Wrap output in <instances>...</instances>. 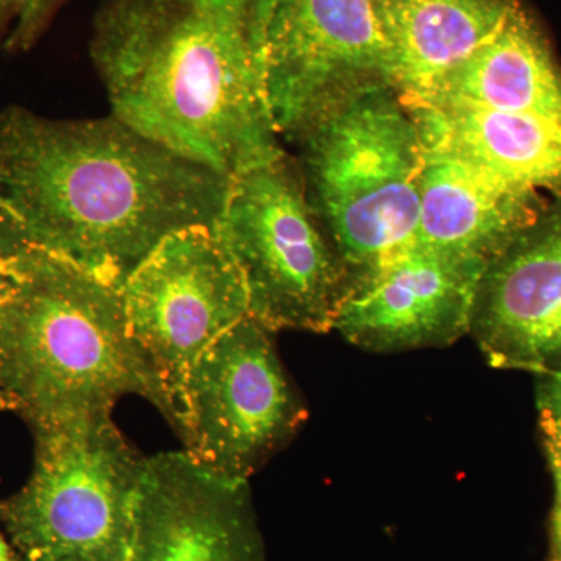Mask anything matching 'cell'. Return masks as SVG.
<instances>
[{"instance_id": "6da1fadb", "label": "cell", "mask_w": 561, "mask_h": 561, "mask_svg": "<svg viewBox=\"0 0 561 561\" xmlns=\"http://www.w3.org/2000/svg\"><path fill=\"white\" fill-rule=\"evenodd\" d=\"M230 179L114 116L0 113V202L35 249L122 290L173 232L216 227Z\"/></svg>"}, {"instance_id": "7a4b0ae2", "label": "cell", "mask_w": 561, "mask_h": 561, "mask_svg": "<svg viewBox=\"0 0 561 561\" xmlns=\"http://www.w3.org/2000/svg\"><path fill=\"white\" fill-rule=\"evenodd\" d=\"M90 54L113 116L180 157L232 179L283 153L251 0H105Z\"/></svg>"}, {"instance_id": "3957f363", "label": "cell", "mask_w": 561, "mask_h": 561, "mask_svg": "<svg viewBox=\"0 0 561 561\" xmlns=\"http://www.w3.org/2000/svg\"><path fill=\"white\" fill-rule=\"evenodd\" d=\"M0 381L36 426L111 415L127 394L173 420L128 330L122 290L35 247L0 297Z\"/></svg>"}, {"instance_id": "277c9868", "label": "cell", "mask_w": 561, "mask_h": 561, "mask_svg": "<svg viewBox=\"0 0 561 561\" xmlns=\"http://www.w3.org/2000/svg\"><path fill=\"white\" fill-rule=\"evenodd\" d=\"M289 142L309 202L351 278L416 241L423 140L394 84L351 92Z\"/></svg>"}, {"instance_id": "5b68a950", "label": "cell", "mask_w": 561, "mask_h": 561, "mask_svg": "<svg viewBox=\"0 0 561 561\" xmlns=\"http://www.w3.org/2000/svg\"><path fill=\"white\" fill-rule=\"evenodd\" d=\"M214 230L262 327L334 330L351 275L309 202L295 157L284 150L232 176Z\"/></svg>"}, {"instance_id": "8992f818", "label": "cell", "mask_w": 561, "mask_h": 561, "mask_svg": "<svg viewBox=\"0 0 561 561\" xmlns=\"http://www.w3.org/2000/svg\"><path fill=\"white\" fill-rule=\"evenodd\" d=\"M146 457L111 415L38 426L31 481L3 508L27 561H128Z\"/></svg>"}, {"instance_id": "52a82bcc", "label": "cell", "mask_w": 561, "mask_h": 561, "mask_svg": "<svg viewBox=\"0 0 561 561\" xmlns=\"http://www.w3.org/2000/svg\"><path fill=\"white\" fill-rule=\"evenodd\" d=\"M251 31L280 139L351 92L393 84L375 0H251Z\"/></svg>"}, {"instance_id": "ba28073f", "label": "cell", "mask_w": 561, "mask_h": 561, "mask_svg": "<svg viewBox=\"0 0 561 561\" xmlns=\"http://www.w3.org/2000/svg\"><path fill=\"white\" fill-rule=\"evenodd\" d=\"M247 317L195 362L184 387V451L216 474L249 482L308 420L272 335Z\"/></svg>"}, {"instance_id": "9c48e42d", "label": "cell", "mask_w": 561, "mask_h": 561, "mask_svg": "<svg viewBox=\"0 0 561 561\" xmlns=\"http://www.w3.org/2000/svg\"><path fill=\"white\" fill-rule=\"evenodd\" d=\"M122 300L133 341L164 387L180 434L191 368L225 332L251 317L241 272L214 227L184 228L136 268L122 287Z\"/></svg>"}, {"instance_id": "30bf717a", "label": "cell", "mask_w": 561, "mask_h": 561, "mask_svg": "<svg viewBox=\"0 0 561 561\" xmlns=\"http://www.w3.org/2000/svg\"><path fill=\"white\" fill-rule=\"evenodd\" d=\"M486 264L409 243L351 278L332 331L373 353L453 345L470 334Z\"/></svg>"}, {"instance_id": "8fae6325", "label": "cell", "mask_w": 561, "mask_h": 561, "mask_svg": "<svg viewBox=\"0 0 561 561\" xmlns=\"http://www.w3.org/2000/svg\"><path fill=\"white\" fill-rule=\"evenodd\" d=\"M128 561H265L247 481H232L186 451L144 463Z\"/></svg>"}, {"instance_id": "7c38bea8", "label": "cell", "mask_w": 561, "mask_h": 561, "mask_svg": "<svg viewBox=\"0 0 561 561\" xmlns=\"http://www.w3.org/2000/svg\"><path fill=\"white\" fill-rule=\"evenodd\" d=\"M470 334L491 367H561V192L486 264Z\"/></svg>"}, {"instance_id": "4fadbf2b", "label": "cell", "mask_w": 561, "mask_h": 561, "mask_svg": "<svg viewBox=\"0 0 561 561\" xmlns=\"http://www.w3.org/2000/svg\"><path fill=\"white\" fill-rule=\"evenodd\" d=\"M419 186L416 241L486 262L548 203L540 192L513 186L460 154L424 144Z\"/></svg>"}, {"instance_id": "5bb4252c", "label": "cell", "mask_w": 561, "mask_h": 561, "mask_svg": "<svg viewBox=\"0 0 561 561\" xmlns=\"http://www.w3.org/2000/svg\"><path fill=\"white\" fill-rule=\"evenodd\" d=\"M405 103L424 146L460 154L513 186L561 192V121L461 103Z\"/></svg>"}, {"instance_id": "9a60e30c", "label": "cell", "mask_w": 561, "mask_h": 561, "mask_svg": "<svg viewBox=\"0 0 561 561\" xmlns=\"http://www.w3.org/2000/svg\"><path fill=\"white\" fill-rule=\"evenodd\" d=\"M541 114L561 121V68L551 43L516 0L500 28L423 101Z\"/></svg>"}, {"instance_id": "2e32d148", "label": "cell", "mask_w": 561, "mask_h": 561, "mask_svg": "<svg viewBox=\"0 0 561 561\" xmlns=\"http://www.w3.org/2000/svg\"><path fill=\"white\" fill-rule=\"evenodd\" d=\"M389 44L391 80L423 101L500 28L516 0H375Z\"/></svg>"}, {"instance_id": "e0dca14e", "label": "cell", "mask_w": 561, "mask_h": 561, "mask_svg": "<svg viewBox=\"0 0 561 561\" xmlns=\"http://www.w3.org/2000/svg\"><path fill=\"white\" fill-rule=\"evenodd\" d=\"M62 0H0V47L25 50L46 31Z\"/></svg>"}, {"instance_id": "ac0fdd59", "label": "cell", "mask_w": 561, "mask_h": 561, "mask_svg": "<svg viewBox=\"0 0 561 561\" xmlns=\"http://www.w3.org/2000/svg\"><path fill=\"white\" fill-rule=\"evenodd\" d=\"M32 249L18 221L0 202V297L13 287L22 261Z\"/></svg>"}, {"instance_id": "d6986e66", "label": "cell", "mask_w": 561, "mask_h": 561, "mask_svg": "<svg viewBox=\"0 0 561 561\" xmlns=\"http://www.w3.org/2000/svg\"><path fill=\"white\" fill-rule=\"evenodd\" d=\"M540 431L553 479L551 561H561V430L548 413L540 411Z\"/></svg>"}, {"instance_id": "ffe728a7", "label": "cell", "mask_w": 561, "mask_h": 561, "mask_svg": "<svg viewBox=\"0 0 561 561\" xmlns=\"http://www.w3.org/2000/svg\"><path fill=\"white\" fill-rule=\"evenodd\" d=\"M538 405H540V411L548 413V415L559 424L561 430V394L540 397Z\"/></svg>"}, {"instance_id": "44dd1931", "label": "cell", "mask_w": 561, "mask_h": 561, "mask_svg": "<svg viewBox=\"0 0 561 561\" xmlns=\"http://www.w3.org/2000/svg\"><path fill=\"white\" fill-rule=\"evenodd\" d=\"M561 394V367L545 376V382L541 383L540 397H553Z\"/></svg>"}, {"instance_id": "7402d4cb", "label": "cell", "mask_w": 561, "mask_h": 561, "mask_svg": "<svg viewBox=\"0 0 561 561\" xmlns=\"http://www.w3.org/2000/svg\"><path fill=\"white\" fill-rule=\"evenodd\" d=\"M0 561H16L13 552H11L10 546L3 540L2 535H0Z\"/></svg>"}]
</instances>
